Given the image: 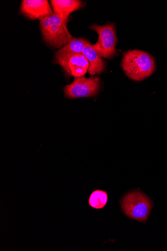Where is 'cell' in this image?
Listing matches in <instances>:
<instances>
[{
  "label": "cell",
  "mask_w": 167,
  "mask_h": 251,
  "mask_svg": "<svg viewBox=\"0 0 167 251\" xmlns=\"http://www.w3.org/2000/svg\"><path fill=\"white\" fill-rule=\"evenodd\" d=\"M121 66L126 75L134 81H142L154 72L156 64L149 53L138 50H130L124 55Z\"/></svg>",
  "instance_id": "cell-1"
},
{
  "label": "cell",
  "mask_w": 167,
  "mask_h": 251,
  "mask_svg": "<svg viewBox=\"0 0 167 251\" xmlns=\"http://www.w3.org/2000/svg\"><path fill=\"white\" fill-rule=\"evenodd\" d=\"M68 19L53 14L40 21L45 42L55 49H60L73 38L67 28Z\"/></svg>",
  "instance_id": "cell-2"
},
{
  "label": "cell",
  "mask_w": 167,
  "mask_h": 251,
  "mask_svg": "<svg viewBox=\"0 0 167 251\" xmlns=\"http://www.w3.org/2000/svg\"><path fill=\"white\" fill-rule=\"evenodd\" d=\"M121 205L127 216L143 223L147 221L152 208L150 199L138 191L125 195L121 201Z\"/></svg>",
  "instance_id": "cell-3"
},
{
  "label": "cell",
  "mask_w": 167,
  "mask_h": 251,
  "mask_svg": "<svg viewBox=\"0 0 167 251\" xmlns=\"http://www.w3.org/2000/svg\"><path fill=\"white\" fill-rule=\"evenodd\" d=\"M96 31L99 36L97 43L93 47L101 57L111 59L116 53L117 41L115 24L105 25H93L89 27Z\"/></svg>",
  "instance_id": "cell-4"
},
{
  "label": "cell",
  "mask_w": 167,
  "mask_h": 251,
  "mask_svg": "<svg viewBox=\"0 0 167 251\" xmlns=\"http://www.w3.org/2000/svg\"><path fill=\"white\" fill-rule=\"evenodd\" d=\"M100 80L98 77L75 78L73 82L65 86L64 92L69 99L89 98L96 96L99 91Z\"/></svg>",
  "instance_id": "cell-5"
},
{
  "label": "cell",
  "mask_w": 167,
  "mask_h": 251,
  "mask_svg": "<svg viewBox=\"0 0 167 251\" xmlns=\"http://www.w3.org/2000/svg\"><path fill=\"white\" fill-rule=\"evenodd\" d=\"M20 12L26 17L40 21L54 14L47 0H23Z\"/></svg>",
  "instance_id": "cell-6"
},
{
  "label": "cell",
  "mask_w": 167,
  "mask_h": 251,
  "mask_svg": "<svg viewBox=\"0 0 167 251\" xmlns=\"http://www.w3.org/2000/svg\"><path fill=\"white\" fill-rule=\"evenodd\" d=\"M89 42L84 38H73L56 52L55 62L61 66L64 70L69 58L76 54H82Z\"/></svg>",
  "instance_id": "cell-7"
},
{
  "label": "cell",
  "mask_w": 167,
  "mask_h": 251,
  "mask_svg": "<svg viewBox=\"0 0 167 251\" xmlns=\"http://www.w3.org/2000/svg\"><path fill=\"white\" fill-rule=\"evenodd\" d=\"M89 62L82 54H78L70 57L64 71L75 78L83 77L88 71Z\"/></svg>",
  "instance_id": "cell-8"
},
{
  "label": "cell",
  "mask_w": 167,
  "mask_h": 251,
  "mask_svg": "<svg viewBox=\"0 0 167 251\" xmlns=\"http://www.w3.org/2000/svg\"><path fill=\"white\" fill-rule=\"evenodd\" d=\"M89 62L88 72L91 75H100L104 71L105 63L90 42L86 45L83 51Z\"/></svg>",
  "instance_id": "cell-9"
},
{
  "label": "cell",
  "mask_w": 167,
  "mask_h": 251,
  "mask_svg": "<svg viewBox=\"0 0 167 251\" xmlns=\"http://www.w3.org/2000/svg\"><path fill=\"white\" fill-rule=\"evenodd\" d=\"M50 3L54 14L65 19H68L71 13L82 9L84 6L83 2L79 0H51Z\"/></svg>",
  "instance_id": "cell-10"
},
{
  "label": "cell",
  "mask_w": 167,
  "mask_h": 251,
  "mask_svg": "<svg viewBox=\"0 0 167 251\" xmlns=\"http://www.w3.org/2000/svg\"><path fill=\"white\" fill-rule=\"evenodd\" d=\"M108 201V194L103 191L97 190L94 191L90 196L89 204L96 209L103 208Z\"/></svg>",
  "instance_id": "cell-11"
}]
</instances>
